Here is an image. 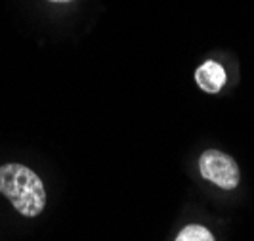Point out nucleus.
I'll list each match as a JSON object with an SVG mask.
<instances>
[{"mask_svg":"<svg viewBox=\"0 0 254 241\" xmlns=\"http://www.w3.org/2000/svg\"><path fill=\"white\" fill-rule=\"evenodd\" d=\"M52 2H71V0H52Z\"/></svg>","mask_w":254,"mask_h":241,"instance_id":"5","label":"nucleus"},{"mask_svg":"<svg viewBox=\"0 0 254 241\" xmlns=\"http://www.w3.org/2000/svg\"><path fill=\"white\" fill-rule=\"evenodd\" d=\"M0 193L27 218L38 216L46 207V190L35 170L19 163L0 166Z\"/></svg>","mask_w":254,"mask_h":241,"instance_id":"1","label":"nucleus"},{"mask_svg":"<svg viewBox=\"0 0 254 241\" xmlns=\"http://www.w3.org/2000/svg\"><path fill=\"white\" fill-rule=\"evenodd\" d=\"M199 168L204 180L216 184L222 190H233L239 186V180H241L239 166L228 153L206 150L199 159Z\"/></svg>","mask_w":254,"mask_h":241,"instance_id":"2","label":"nucleus"},{"mask_svg":"<svg viewBox=\"0 0 254 241\" xmlns=\"http://www.w3.org/2000/svg\"><path fill=\"white\" fill-rule=\"evenodd\" d=\"M176 241H214L212 232L199 224H190L178 234Z\"/></svg>","mask_w":254,"mask_h":241,"instance_id":"4","label":"nucleus"},{"mask_svg":"<svg viewBox=\"0 0 254 241\" xmlns=\"http://www.w3.org/2000/svg\"><path fill=\"white\" fill-rule=\"evenodd\" d=\"M195 80L201 86V90L208 94H218L226 84V69L218 62L208 60L195 71Z\"/></svg>","mask_w":254,"mask_h":241,"instance_id":"3","label":"nucleus"}]
</instances>
